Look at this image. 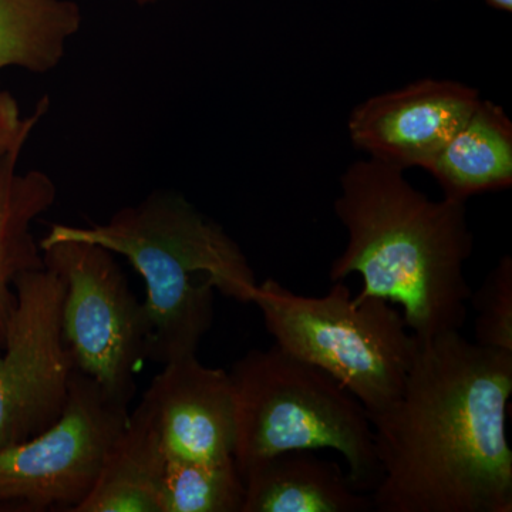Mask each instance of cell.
<instances>
[{
	"label": "cell",
	"mask_w": 512,
	"mask_h": 512,
	"mask_svg": "<svg viewBox=\"0 0 512 512\" xmlns=\"http://www.w3.org/2000/svg\"><path fill=\"white\" fill-rule=\"evenodd\" d=\"M512 353L460 330L420 340L399 399L369 414L377 512H511Z\"/></svg>",
	"instance_id": "cell-1"
},
{
	"label": "cell",
	"mask_w": 512,
	"mask_h": 512,
	"mask_svg": "<svg viewBox=\"0 0 512 512\" xmlns=\"http://www.w3.org/2000/svg\"><path fill=\"white\" fill-rule=\"evenodd\" d=\"M335 214L348 242L330 281L359 274L356 299L399 305L419 340L463 328L473 293L464 274L474 248L466 202L430 200L404 171L369 158L340 178Z\"/></svg>",
	"instance_id": "cell-2"
},
{
	"label": "cell",
	"mask_w": 512,
	"mask_h": 512,
	"mask_svg": "<svg viewBox=\"0 0 512 512\" xmlns=\"http://www.w3.org/2000/svg\"><path fill=\"white\" fill-rule=\"evenodd\" d=\"M82 241L124 256L146 284L148 360L197 355L214 323L215 292L252 303L256 289L247 256L218 222L183 195L154 191L104 224H53L40 247Z\"/></svg>",
	"instance_id": "cell-3"
},
{
	"label": "cell",
	"mask_w": 512,
	"mask_h": 512,
	"mask_svg": "<svg viewBox=\"0 0 512 512\" xmlns=\"http://www.w3.org/2000/svg\"><path fill=\"white\" fill-rule=\"evenodd\" d=\"M228 373L241 476L286 451L335 450L355 488L375 490L382 470L369 414L338 380L276 345L249 350Z\"/></svg>",
	"instance_id": "cell-4"
},
{
	"label": "cell",
	"mask_w": 512,
	"mask_h": 512,
	"mask_svg": "<svg viewBox=\"0 0 512 512\" xmlns=\"http://www.w3.org/2000/svg\"><path fill=\"white\" fill-rule=\"evenodd\" d=\"M252 303L276 346L338 380L367 414L399 399L420 340L392 303L352 298L343 281L305 296L275 279L256 285Z\"/></svg>",
	"instance_id": "cell-5"
},
{
	"label": "cell",
	"mask_w": 512,
	"mask_h": 512,
	"mask_svg": "<svg viewBox=\"0 0 512 512\" xmlns=\"http://www.w3.org/2000/svg\"><path fill=\"white\" fill-rule=\"evenodd\" d=\"M45 265L63 276L62 326L74 367L130 404L148 360L150 325L116 255L99 245L59 241L42 247Z\"/></svg>",
	"instance_id": "cell-6"
},
{
	"label": "cell",
	"mask_w": 512,
	"mask_h": 512,
	"mask_svg": "<svg viewBox=\"0 0 512 512\" xmlns=\"http://www.w3.org/2000/svg\"><path fill=\"white\" fill-rule=\"evenodd\" d=\"M128 404L74 370L59 417L36 436L0 448V510L73 511L126 424Z\"/></svg>",
	"instance_id": "cell-7"
},
{
	"label": "cell",
	"mask_w": 512,
	"mask_h": 512,
	"mask_svg": "<svg viewBox=\"0 0 512 512\" xmlns=\"http://www.w3.org/2000/svg\"><path fill=\"white\" fill-rule=\"evenodd\" d=\"M0 350V448L46 430L62 416L74 370L63 336V276L50 266L20 275Z\"/></svg>",
	"instance_id": "cell-8"
},
{
	"label": "cell",
	"mask_w": 512,
	"mask_h": 512,
	"mask_svg": "<svg viewBox=\"0 0 512 512\" xmlns=\"http://www.w3.org/2000/svg\"><path fill=\"white\" fill-rule=\"evenodd\" d=\"M480 101L466 84L420 80L359 104L349 117L350 140L379 163L426 170Z\"/></svg>",
	"instance_id": "cell-9"
},
{
	"label": "cell",
	"mask_w": 512,
	"mask_h": 512,
	"mask_svg": "<svg viewBox=\"0 0 512 512\" xmlns=\"http://www.w3.org/2000/svg\"><path fill=\"white\" fill-rule=\"evenodd\" d=\"M138 404L167 457H234L235 403L227 370L202 365L197 355L165 363Z\"/></svg>",
	"instance_id": "cell-10"
},
{
	"label": "cell",
	"mask_w": 512,
	"mask_h": 512,
	"mask_svg": "<svg viewBox=\"0 0 512 512\" xmlns=\"http://www.w3.org/2000/svg\"><path fill=\"white\" fill-rule=\"evenodd\" d=\"M242 512H369L372 497L352 484L338 463L313 451H286L242 476Z\"/></svg>",
	"instance_id": "cell-11"
},
{
	"label": "cell",
	"mask_w": 512,
	"mask_h": 512,
	"mask_svg": "<svg viewBox=\"0 0 512 512\" xmlns=\"http://www.w3.org/2000/svg\"><path fill=\"white\" fill-rule=\"evenodd\" d=\"M26 143H19L0 163V348L15 306L16 281L20 275L45 266L33 224L57 198L55 181L45 171L19 173V158Z\"/></svg>",
	"instance_id": "cell-12"
},
{
	"label": "cell",
	"mask_w": 512,
	"mask_h": 512,
	"mask_svg": "<svg viewBox=\"0 0 512 512\" xmlns=\"http://www.w3.org/2000/svg\"><path fill=\"white\" fill-rule=\"evenodd\" d=\"M165 464L160 436L137 404L107 450L92 490L72 512H160Z\"/></svg>",
	"instance_id": "cell-13"
},
{
	"label": "cell",
	"mask_w": 512,
	"mask_h": 512,
	"mask_svg": "<svg viewBox=\"0 0 512 512\" xmlns=\"http://www.w3.org/2000/svg\"><path fill=\"white\" fill-rule=\"evenodd\" d=\"M426 170L448 200L466 202L481 192L510 188L512 123L503 107L481 100Z\"/></svg>",
	"instance_id": "cell-14"
},
{
	"label": "cell",
	"mask_w": 512,
	"mask_h": 512,
	"mask_svg": "<svg viewBox=\"0 0 512 512\" xmlns=\"http://www.w3.org/2000/svg\"><path fill=\"white\" fill-rule=\"evenodd\" d=\"M82 23L73 0H0V70L52 72Z\"/></svg>",
	"instance_id": "cell-15"
},
{
	"label": "cell",
	"mask_w": 512,
	"mask_h": 512,
	"mask_svg": "<svg viewBox=\"0 0 512 512\" xmlns=\"http://www.w3.org/2000/svg\"><path fill=\"white\" fill-rule=\"evenodd\" d=\"M244 497V478L234 457H167L160 512H242Z\"/></svg>",
	"instance_id": "cell-16"
},
{
	"label": "cell",
	"mask_w": 512,
	"mask_h": 512,
	"mask_svg": "<svg viewBox=\"0 0 512 512\" xmlns=\"http://www.w3.org/2000/svg\"><path fill=\"white\" fill-rule=\"evenodd\" d=\"M470 303L477 312L476 343L512 353V259L505 255L487 275Z\"/></svg>",
	"instance_id": "cell-17"
},
{
	"label": "cell",
	"mask_w": 512,
	"mask_h": 512,
	"mask_svg": "<svg viewBox=\"0 0 512 512\" xmlns=\"http://www.w3.org/2000/svg\"><path fill=\"white\" fill-rule=\"evenodd\" d=\"M49 107V97H43L30 116L22 117L18 101L12 93L0 87V163L19 143L29 140L30 134Z\"/></svg>",
	"instance_id": "cell-18"
},
{
	"label": "cell",
	"mask_w": 512,
	"mask_h": 512,
	"mask_svg": "<svg viewBox=\"0 0 512 512\" xmlns=\"http://www.w3.org/2000/svg\"><path fill=\"white\" fill-rule=\"evenodd\" d=\"M485 2L495 9L504 10V12H511L512 10V0H485Z\"/></svg>",
	"instance_id": "cell-19"
},
{
	"label": "cell",
	"mask_w": 512,
	"mask_h": 512,
	"mask_svg": "<svg viewBox=\"0 0 512 512\" xmlns=\"http://www.w3.org/2000/svg\"><path fill=\"white\" fill-rule=\"evenodd\" d=\"M138 5H150V3L161 2V0H136Z\"/></svg>",
	"instance_id": "cell-20"
}]
</instances>
